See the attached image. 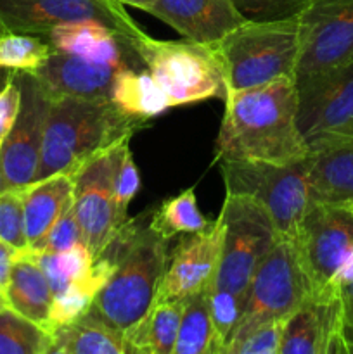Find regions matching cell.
<instances>
[{"mask_svg":"<svg viewBox=\"0 0 353 354\" xmlns=\"http://www.w3.org/2000/svg\"><path fill=\"white\" fill-rule=\"evenodd\" d=\"M215 152L217 161L273 165L308 158L310 147L298 124V88L293 76L227 92Z\"/></svg>","mask_w":353,"mask_h":354,"instance_id":"obj_1","label":"cell"},{"mask_svg":"<svg viewBox=\"0 0 353 354\" xmlns=\"http://www.w3.org/2000/svg\"><path fill=\"white\" fill-rule=\"evenodd\" d=\"M168 242L145 216L128 218L102 254L114 263L109 279L96 294L89 315L125 334L154 304L168 259Z\"/></svg>","mask_w":353,"mask_h":354,"instance_id":"obj_2","label":"cell"},{"mask_svg":"<svg viewBox=\"0 0 353 354\" xmlns=\"http://www.w3.org/2000/svg\"><path fill=\"white\" fill-rule=\"evenodd\" d=\"M147 123L123 113L111 99H51L40 165L33 182L57 173L73 176L89 159L123 138H132Z\"/></svg>","mask_w":353,"mask_h":354,"instance_id":"obj_3","label":"cell"},{"mask_svg":"<svg viewBox=\"0 0 353 354\" xmlns=\"http://www.w3.org/2000/svg\"><path fill=\"white\" fill-rule=\"evenodd\" d=\"M227 92L253 88L293 76L300 55V19H246L224 38L210 44Z\"/></svg>","mask_w":353,"mask_h":354,"instance_id":"obj_4","label":"cell"},{"mask_svg":"<svg viewBox=\"0 0 353 354\" xmlns=\"http://www.w3.org/2000/svg\"><path fill=\"white\" fill-rule=\"evenodd\" d=\"M225 194L255 199L269 213L279 237L293 239L310 204V156L289 165L220 159Z\"/></svg>","mask_w":353,"mask_h":354,"instance_id":"obj_5","label":"cell"},{"mask_svg":"<svg viewBox=\"0 0 353 354\" xmlns=\"http://www.w3.org/2000/svg\"><path fill=\"white\" fill-rule=\"evenodd\" d=\"M218 220L224 237L213 283L230 290L246 303L249 283L279 234L263 206L239 194H225Z\"/></svg>","mask_w":353,"mask_h":354,"instance_id":"obj_6","label":"cell"},{"mask_svg":"<svg viewBox=\"0 0 353 354\" xmlns=\"http://www.w3.org/2000/svg\"><path fill=\"white\" fill-rule=\"evenodd\" d=\"M311 292L314 287L301 265L296 244L293 239L279 237L249 283L241 320L228 342L262 325L286 322Z\"/></svg>","mask_w":353,"mask_h":354,"instance_id":"obj_7","label":"cell"},{"mask_svg":"<svg viewBox=\"0 0 353 354\" xmlns=\"http://www.w3.org/2000/svg\"><path fill=\"white\" fill-rule=\"evenodd\" d=\"M134 45L145 69L168 93L173 107L227 97L224 75L210 45L156 40L147 33Z\"/></svg>","mask_w":353,"mask_h":354,"instance_id":"obj_8","label":"cell"},{"mask_svg":"<svg viewBox=\"0 0 353 354\" xmlns=\"http://www.w3.org/2000/svg\"><path fill=\"white\" fill-rule=\"evenodd\" d=\"M85 19L100 21L134 41L145 35L118 0H0V33L45 38L59 24Z\"/></svg>","mask_w":353,"mask_h":354,"instance_id":"obj_9","label":"cell"},{"mask_svg":"<svg viewBox=\"0 0 353 354\" xmlns=\"http://www.w3.org/2000/svg\"><path fill=\"white\" fill-rule=\"evenodd\" d=\"M294 82L303 83L353 55V0H311L300 14Z\"/></svg>","mask_w":353,"mask_h":354,"instance_id":"obj_10","label":"cell"},{"mask_svg":"<svg viewBox=\"0 0 353 354\" xmlns=\"http://www.w3.org/2000/svg\"><path fill=\"white\" fill-rule=\"evenodd\" d=\"M293 241L314 292H317L332 282L352 251L353 211L341 203L310 201Z\"/></svg>","mask_w":353,"mask_h":354,"instance_id":"obj_11","label":"cell"},{"mask_svg":"<svg viewBox=\"0 0 353 354\" xmlns=\"http://www.w3.org/2000/svg\"><path fill=\"white\" fill-rule=\"evenodd\" d=\"M114 145L73 173V209L93 261L128 220L120 214L114 197Z\"/></svg>","mask_w":353,"mask_h":354,"instance_id":"obj_12","label":"cell"},{"mask_svg":"<svg viewBox=\"0 0 353 354\" xmlns=\"http://www.w3.org/2000/svg\"><path fill=\"white\" fill-rule=\"evenodd\" d=\"M16 75L21 106L16 123L2 144V162L10 189H23L37 176L51 97L33 73L16 71Z\"/></svg>","mask_w":353,"mask_h":354,"instance_id":"obj_13","label":"cell"},{"mask_svg":"<svg viewBox=\"0 0 353 354\" xmlns=\"http://www.w3.org/2000/svg\"><path fill=\"white\" fill-rule=\"evenodd\" d=\"M298 124L308 147L353 123V55L343 64L298 83Z\"/></svg>","mask_w":353,"mask_h":354,"instance_id":"obj_14","label":"cell"},{"mask_svg":"<svg viewBox=\"0 0 353 354\" xmlns=\"http://www.w3.org/2000/svg\"><path fill=\"white\" fill-rule=\"evenodd\" d=\"M341 289L329 283L308 299L284 324L280 354H343L348 353L343 339Z\"/></svg>","mask_w":353,"mask_h":354,"instance_id":"obj_15","label":"cell"},{"mask_svg":"<svg viewBox=\"0 0 353 354\" xmlns=\"http://www.w3.org/2000/svg\"><path fill=\"white\" fill-rule=\"evenodd\" d=\"M221 237L224 228L218 218L204 230L183 234L166 259L156 301L185 299L208 289L217 277Z\"/></svg>","mask_w":353,"mask_h":354,"instance_id":"obj_16","label":"cell"},{"mask_svg":"<svg viewBox=\"0 0 353 354\" xmlns=\"http://www.w3.org/2000/svg\"><path fill=\"white\" fill-rule=\"evenodd\" d=\"M45 38L51 44L52 50L62 54L80 55L118 68H145L134 40L100 21L85 19L62 23L52 28Z\"/></svg>","mask_w":353,"mask_h":354,"instance_id":"obj_17","label":"cell"},{"mask_svg":"<svg viewBox=\"0 0 353 354\" xmlns=\"http://www.w3.org/2000/svg\"><path fill=\"white\" fill-rule=\"evenodd\" d=\"M310 201H353V123L324 135L310 145Z\"/></svg>","mask_w":353,"mask_h":354,"instance_id":"obj_18","label":"cell"},{"mask_svg":"<svg viewBox=\"0 0 353 354\" xmlns=\"http://www.w3.org/2000/svg\"><path fill=\"white\" fill-rule=\"evenodd\" d=\"M149 14L185 40L210 45L246 21L234 0H154Z\"/></svg>","mask_w":353,"mask_h":354,"instance_id":"obj_19","label":"cell"},{"mask_svg":"<svg viewBox=\"0 0 353 354\" xmlns=\"http://www.w3.org/2000/svg\"><path fill=\"white\" fill-rule=\"evenodd\" d=\"M121 68L52 50L47 61L33 73L51 99H111L114 80Z\"/></svg>","mask_w":353,"mask_h":354,"instance_id":"obj_20","label":"cell"},{"mask_svg":"<svg viewBox=\"0 0 353 354\" xmlns=\"http://www.w3.org/2000/svg\"><path fill=\"white\" fill-rule=\"evenodd\" d=\"M71 206L73 176L68 173H57L23 187L28 249L37 244Z\"/></svg>","mask_w":353,"mask_h":354,"instance_id":"obj_21","label":"cell"},{"mask_svg":"<svg viewBox=\"0 0 353 354\" xmlns=\"http://www.w3.org/2000/svg\"><path fill=\"white\" fill-rule=\"evenodd\" d=\"M3 296L10 310L51 330L54 294L42 268L28 251L17 252Z\"/></svg>","mask_w":353,"mask_h":354,"instance_id":"obj_22","label":"cell"},{"mask_svg":"<svg viewBox=\"0 0 353 354\" xmlns=\"http://www.w3.org/2000/svg\"><path fill=\"white\" fill-rule=\"evenodd\" d=\"M183 299L156 301L147 313L123 334L130 353L173 354Z\"/></svg>","mask_w":353,"mask_h":354,"instance_id":"obj_23","label":"cell"},{"mask_svg":"<svg viewBox=\"0 0 353 354\" xmlns=\"http://www.w3.org/2000/svg\"><path fill=\"white\" fill-rule=\"evenodd\" d=\"M51 334L54 354H132L123 334L89 313L52 328Z\"/></svg>","mask_w":353,"mask_h":354,"instance_id":"obj_24","label":"cell"},{"mask_svg":"<svg viewBox=\"0 0 353 354\" xmlns=\"http://www.w3.org/2000/svg\"><path fill=\"white\" fill-rule=\"evenodd\" d=\"M111 100L123 113L145 121L173 107L168 93L145 68H121L114 80Z\"/></svg>","mask_w":353,"mask_h":354,"instance_id":"obj_25","label":"cell"},{"mask_svg":"<svg viewBox=\"0 0 353 354\" xmlns=\"http://www.w3.org/2000/svg\"><path fill=\"white\" fill-rule=\"evenodd\" d=\"M173 354H215L210 287L183 299L182 318Z\"/></svg>","mask_w":353,"mask_h":354,"instance_id":"obj_26","label":"cell"},{"mask_svg":"<svg viewBox=\"0 0 353 354\" xmlns=\"http://www.w3.org/2000/svg\"><path fill=\"white\" fill-rule=\"evenodd\" d=\"M210 225L211 221H208L197 207L194 189H187L179 196L163 201L151 211L149 218V227L166 241H172L176 235L204 230Z\"/></svg>","mask_w":353,"mask_h":354,"instance_id":"obj_27","label":"cell"},{"mask_svg":"<svg viewBox=\"0 0 353 354\" xmlns=\"http://www.w3.org/2000/svg\"><path fill=\"white\" fill-rule=\"evenodd\" d=\"M52 334L9 306L0 310V354H51Z\"/></svg>","mask_w":353,"mask_h":354,"instance_id":"obj_28","label":"cell"},{"mask_svg":"<svg viewBox=\"0 0 353 354\" xmlns=\"http://www.w3.org/2000/svg\"><path fill=\"white\" fill-rule=\"evenodd\" d=\"M52 54L47 38L28 33H0V69L35 73Z\"/></svg>","mask_w":353,"mask_h":354,"instance_id":"obj_29","label":"cell"},{"mask_svg":"<svg viewBox=\"0 0 353 354\" xmlns=\"http://www.w3.org/2000/svg\"><path fill=\"white\" fill-rule=\"evenodd\" d=\"M244 301L234 292L211 283L210 286V311L215 332V354H224L225 346L232 332L241 320Z\"/></svg>","mask_w":353,"mask_h":354,"instance_id":"obj_30","label":"cell"},{"mask_svg":"<svg viewBox=\"0 0 353 354\" xmlns=\"http://www.w3.org/2000/svg\"><path fill=\"white\" fill-rule=\"evenodd\" d=\"M130 140L132 138H123L114 145V197L123 218H128V206L141 189V175L130 151Z\"/></svg>","mask_w":353,"mask_h":354,"instance_id":"obj_31","label":"cell"},{"mask_svg":"<svg viewBox=\"0 0 353 354\" xmlns=\"http://www.w3.org/2000/svg\"><path fill=\"white\" fill-rule=\"evenodd\" d=\"M0 241L9 244L16 251L28 249L23 189H10L0 196Z\"/></svg>","mask_w":353,"mask_h":354,"instance_id":"obj_32","label":"cell"},{"mask_svg":"<svg viewBox=\"0 0 353 354\" xmlns=\"http://www.w3.org/2000/svg\"><path fill=\"white\" fill-rule=\"evenodd\" d=\"M96 292L87 286H71L55 294L51 310V330L59 325L73 324L89 313Z\"/></svg>","mask_w":353,"mask_h":354,"instance_id":"obj_33","label":"cell"},{"mask_svg":"<svg viewBox=\"0 0 353 354\" xmlns=\"http://www.w3.org/2000/svg\"><path fill=\"white\" fill-rule=\"evenodd\" d=\"M286 322H273L228 342L224 354H280Z\"/></svg>","mask_w":353,"mask_h":354,"instance_id":"obj_34","label":"cell"},{"mask_svg":"<svg viewBox=\"0 0 353 354\" xmlns=\"http://www.w3.org/2000/svg\"><path fill=\"white\" fill-rule=\"evenodd\" d=\"M83 244L82 228H80L78 220L73 206L62 214L57 223L40 239L35 245H31L26 251L31 252H62L75 245Z\"/></svg>","mask_w":353,"mask_h":354,"instance_id":"obj_35","label":"cell"},{"mask_svg":"<svg viewBox=\"0 0 353 354\" xmlns=\"http://www.w3.org/2000/svg\"><path fill=\"white\" fill-rule=\"evenodd\" d=\"M311 0H234L246 19H284L298 16Z\"/></svg>","mask_w":353,"mask_h":354,"instance_id":"obj_36","label":"cell"},{"mask_svg":"<svg viewBox=\"0 0 353 354\" xmlns=\"http://www.w3.org/2000/svg\"><path fill=\"white\" fill-rule=\"evenodd\" d=\"M21 106V86L16 71H9L0 85V147L12 130Z\"/></svg>","mask_w":353,"mask_h":354,"instance_id":"obj_37","label":"cell"},{"mask_svg":"<svg viewBox=\"0 0 353 354\" xmlns=\"http://www.w3.org/2000/svg\"><path fill=\"white\" fill-rule=\"evenodd\" d=\"M17 252L14 248H10L9 244H6L3 241H0V290H6L7 282H9L10 270H12L14 259H16Z\"/></svg>","mask_w":353,"mask_h":354,"instance_id":"obj_38","label":"cell"},{"mask_svg":"<svg viewBox=\"0 0 353 354\" xmlns=\"http://www.w3.org/2000/svg\"><path fill=\"white\" fill-rule=\"evenodd\" d=\"M331 283L332 286L339 287V289H343V287L353 283V248H352V251L348 252V256L345 258L343 265L339 266L338 272H336L334 279H332Z\"/></svg>","mask_w":353,"mask_h":354,"instance_id":"obj_39","label":"cell"},{"mask_svg":"<svg viewBox=\"0 0 353 354\" xmlns=\"http://www.w3.org/2000/svg\"><path fill=\"white\" fill-rule=\"evenodd\" d=\"M343 339L348 353H353V308H345L343 317Z\"/></svg>","mask_w":353,"mask_h":354,"instance_id":"obj_40","label":"cell"},{"mask_svg":"<svg viewBox=\"0 0 353 354\" xmlns=\"http://www.w3.org/2000/svg\"><path fill=\"white\" fill-rule=\"evenodd\" d=\"M118 2H121L123 6H132V7H135V9H141V10H145V12H147L149 7L152 6V2H154V0H118Z\"/></svg>","mask_w":353,"mask_h":354,"instance_id":"obj_41","label":"cell"},{"mask_svg":"<svg viewBox=\"0 0 353 354\" xmlns=\"http://www.w3.org/2000/svg\"><path fill=\"white\" fill-rule=\"evenodd\" d=\"M341 297H343V304H345V308H353V283L343 287Z\"/></svg>","mask_w":353,"mask_h":354,"instance_id":"obj_42","label":"cell"},{"mask_svg":"<svg viewBox=\"0 0 353 354\" xmlns=\"http://www.w3.org/2000/svg\"><path fill=\"white\" fill-rule=\"evenodd\" d=\"M10 190L9 182H7L6 171H3V162H2V147H0V196Z\"/></svg>","mask_w":353,"mask_h":354,"instance_id":"obj_43","label":"cell"},{"mask_svg":"<svg viewBox=\"0 0 353 354\" xmlns=\"http://www.w3.org/2000/svg\"><path fill=\"white\" fill-rule=\"evenodd\" d=\"M6 306H7L6 296H3V292H2V290H0V310H2V308H6Z\"/></svg>","mask_w":353,"mask_h":354,"instance_id":"obj_44","label":"cell"},{"mask_svg":"<svg viewBox=\"0 0 353 354\" xmlns=\"http://www.w3.org/2000/svg\"><path fill=\"white\" fill-rule=\"evenodd\" d=\"M346 204V206H348L350 207V209H352L353 211V201H352V203H345Z\"/></svg>","mask_w":353,"mask_h":354,"instance_id":"obj_45","label":"cell"}]
</instances>
